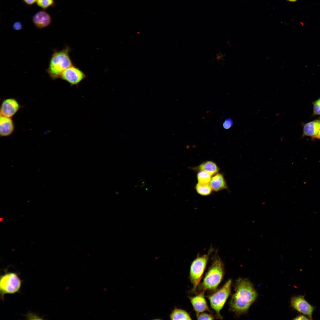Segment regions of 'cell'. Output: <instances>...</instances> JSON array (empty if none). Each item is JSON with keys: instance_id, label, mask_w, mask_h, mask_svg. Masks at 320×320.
I'll return each mask as SVG.
<instances>
[{"instance_id": "6da1fadb", "label": "cell", "mask_w": 320, "mask_h": 320, "mask_svg": "<svg viewBox=\"0 0 320 320\" xmlns=\"http://www.w3.org/2000/svg\"><path fill=\"white\" fill-rule=\"evenodd\" d=\"M236 291L230 302V309L238 315L246 313L255 301L257 294L248 280L239 278L236 283Z\"/></svg>"}, {"instance_id": "4316f807", "label": "cell", "mask_w": 320, "mask_h": 320, "mask_svg": "<svg viewBox=\"0 0 320 320\" xmlns=\"http://www.w3.org/2000/svg\"><path fill=\"white\" fill-rule=\"evenodd\" d=\"M287 0V1H290V2H295V1H297V0Z\"/></svg>"}, {"instance_id": "277c9868", "label": "cell", "mask_w": 320, "mask_h": 320, "mask_svg": "<svg viewBox=\"0 0 320 320\" xmlns=\"http://www.w3.org/2000/svg\"><path fill=\"white\" fill-rule=\"evenodd\" d=\"M213 250L211 247L207 253L197 256L192 262L190 267V279L193 284L192 292H196L206 266L209 257Z\"/></svg>"}, {"instance_id": "8fae6325", "label": "cell", "mask_w": 320, "mask_h": 320, "mask_svg": "<svg viewBox=\"0 0 320 320\" xmlns=\"http://www.w3.org/2000/svg\"><path fill=\"white\" fill-rule=\"evenodd\" d=\"M32 20L36 28L41 29L50 25L52 22V18L50 15L46 12L41 10L34 15Z\"/></svg>"}, {"instance_id": "30bf717a", "label": "cell", "mask_w": 320, "mask_h": 320, "mask_svg": "<svg viewBox=\"0 0 320 320\" xmlns=\"http://www.w3.org/2000/svg\"><path fill=\"white\" fill-rule=\"evenodd\" d=\"M189 299L196 314L205 311H210L204 297V292H201L193 297H190Z\"/></svg>"}, {"instance_id": "5bb4252c", "label": "cell", "mask_w": 320, "mask_h": 320, "mask_svg": "<svg viewBox=\"0 0 320 320\" xmlns=\"http://www.w3.org/2000/svg\"><path fill=\"white\" fill-rule=\"evenodd\" d=\"M212 190L218 191L227 188L226 183L223 175L217 173L212 177L209 183Z\"/></svg>"}, {"instance_id": "9a60e30c", "label": "cell", "mask_w": 320, "mask_h": 320, "mask_svg": "<svg viewBox=\"0 0 320 320\" xmlns=\"http://www.w3.org/2000/svg\"><path fill=\"white\" fill-rule=\"evenodd\" d=\"M198 171H205L210 173L212 176L217 173L219 169L216 164L211 161L203 162L194 169Z\"/></svg>"}, {"instance_id": "ffe728a7", "label": "cell", "mask_w": 320, "mask_h": 320, "mask_svg": "<svg viewBox=\"0 0 320 320\" xmlns=\"http://www.w3.org/2000/svg\"><path fill=\"white\" fill-rule=\"evenodd\" d=\"M313 116L320 115V97L312 102Z\"/></svg>"}, {"instance_id": "5b68a950", "label": "cell", "mask_w": 320, "mask_h": 320, "mask_svg": "<svg viewBox=\"0 0 320 320\" xmlns=\"http://www.w3.org/2000/svg\"><path fill=\"white\" fill-rule=\"evenodd\" d=\"M22 280L16 273L6 271L1 275L0 277L1 298L3 300L5 294L19 292Z\"/></svg>"}, {"instance_id": "d6986e66", "label": "cell", "mask_w": 320, "mask_h": 320, "mask_svg": "<svg viewBox=\"0 0 320 320\" xmlns=\"http://www.w3.org/2000/svg\"><path fill=\"white\" fill-rule=\"evenodd\" d=\"M36 3L38 6L44 9L53 7L55 4L54 0H37Z\"/></svg>"}, {"instance_id": "ba28073f", "label": "cell", "mask_w": 320, "mask_h": 320, "mask_svg": "<svg viewBox=\"0 0 320 320\" xmlns=\"http://www.w3.org/2000/svg\"><path fill=\"white\" fill-rule=\"evenodd\" d=\"M86 77V75L81 70L73 65L63 72L60 78L66 81L72 87L78 86Z\"/></svg>"}, {"instance_id": "52a82bcc", "label": "cell", "mask_w": 320, "mask_h": 320, "mask_svg": "<svg viewBox=\"0 0 320 320\" xmlns=\"http://www.w3.org/2000/svg\"><path fill=\"white\" fill-rule=\"evenodd\" d=\"M290 305L293 309L305 315L310 320L313 319V313L316 307L305 300V295H298L292 297Z\"/></svg>"}, {"instance_id": "484cf974", "label": "cell", "mask_w": 320, "mask_h": 320, "mask_svg": "<svg viewBox=\"0 0 320 320\" xmlns=\"http://www.w3.org/2000/svg\"><path fill=\"white\" fill-rule=\"evenodd\" d=\"M320 139V129L318 132V134L315 137V139Z\"/></svg>"}, {"instance_id": "7c38bea8", "label": "cell", "mask_w": 320, "mask_h": 320, "mask_svg": "<svg viewBox=\"0 0 320 320\" xmlns=\"http://www.w3.org/2000/svg\"><path fill=\"white\" fill-rule=\"evenodd\" d=\"M15 129V125L12 118L0 115V135L2 137L9 136Z\"/></svg>"}, {"instance_id": "8992f818", "label": "cell", "mask_w": 320, "mask_h": 320, "mask_svg": "<svg viewBox=\"0 0 320 320\" xmlns=\"http://www.w3.org/2000/svg\"><path fill=\"white\" fill-rule=\"evenodd\" d=\"M231 283V280L229 279L221 288L208 296L211 306L216 312L218 319L222 318L220 311L230 295Z\"/></svg>"}, {"instance_id": "9c48e42d", "label": "cell", "mask_w": 320, "mask_h": 320, "mask_svg": "<svg viewBox=\"0 0 320 320\" xmlns=\"http://www.w3.org/2000/svg\"><path fill=\"white\" fill-rule=\"evenodd\" d=\"M21 108V106L16 99L8 98L4 99L0 106V115L12 118Z\"/></svg>"}, {"instance_id": "e0dca14e", "label": "cell", "mask_w": 320, "mask_h": 320, "mask_svg": "<svg viewBox=\"0 0 320 320\" xmlns=\"http://www.w3.org/2000/svg\"><path fill=\"white\" fill-rule=\"evenodd\" d=\"M196 190L198 193L202 196L209 195L212 191L210 184H202L198 183L195 186Z\"/></svg>"}, {"instance_id": "44dd1931", "label": "cell", "mask_w": 320, "mask_h": 320, "mask_svg": "<svg viewBox=\"0 0 320 320\" xmlns=\"http://www.w3.org/2000/svg\"><path fill=\"white\" fill-rule=\"evenodd\" d=\"M196 317L198 320H211L214 319V317L212 315L202 312L196 314Z\"/></svg>"}, {"instance_id": "83f0119b", "label": "cell", "mask_w": 320, "mask_h": 320, "mask_svg": "<svg viewBox=\"0 0 320 320\" xmlns=\"http://www.w3.org/2000/svg\"><path fill=\"white\" fill-rule=\"evenodd\" d=\"M3 217H1L0 218V221H1L3 220Z\"/></svg>"}, {"instance_id": "2e32d148", "label": "cell", "mask_w": 320, "mask_h": 320, "mask_svg": "<svg viewBox=\"0 0 320 320\" xmlns=\"http://www.w3.org/2000/svg\"><path fill=\"white\" fill-rule=\"evenodd\" d=\"M169 317L171 320H191L189 314L186 311L175 308L172 311Z\"/></svg>"}, {"instance_id": "d4e9b609", "label": "cell", "mask_w": 320, "mask_h": 320, "mask_svg": "<svg viewBox=\"0 0 320 320\" xmlns=\"http://www.w3.org/2000/svg\"><path fill=\"white\" fill-rule=\"evenodd\" d=\"M23 1L26 4L31 6L36 3L37 0H23Z\"/></svg>"}, {"instance_id": "603a6c76", "label": "cell", "mask_w": 320, "mask_h": 320, "mask_svg": "<svg viewBox=\"0 0 320 320\" xmlns=\"http://www.w3.org/2000/svg\"><path fill=\"white\" fill-rule=\"evenodd\" d=\"M23 26L21 23L19 21L15 22L13 25V28L16 30H19L22 29Z\"/></svg>"}, {"instance_id": "ac0fdd59", "label": "cell", "mask_w": 320, "mask_h": 320, "mask_svg": "<svg viewBox=\"0 0 320 320\" xmlns=\"http://www.w3.org/2000/svg\"><path fill=\"white\" fill-rule=\"evenodd\" d=\"M212 175L205 171H199L197 174L198 183L202 184L209 183Z\"/></svg>"}, {"instance_id": "cb8c5ba5", "label": "cell", "mask_w": 320, "mask_h": 320, "mask_svg": "<svg viewBox=\"0 0 320 320\" xmlns=\"http://www.w3.org/2000/svg\"><path fill=\"white\" fill-rule=\"evenodd\" d=\"M294 320H310L308 317L305 315L300 314L293 319Z\"/></svg>"}, {"instance_id": "4fadbf2b", "label": "cell", "mask_w": 320, "mask_h": 320, "mask_svg": "<svg viewBox=\"0 0 320 320\" xmlns=\"http://www.w3.org/2000/svg\"><path fill=\"white\" fill-rule=\"evenodd\" d=\"M320 129V120L316 119L309 122L303 125L302 137H311L315 139Z\"/></svg>"}, {"instance_id": "7a4b0ae2", "label": "cell", "mask_w": 320, "mask_h": 320, "mask_svg": "<svg viewBox=\"0 0 320 320\" xmlns=\"http://www.w3.org/2000/svg\"><path fill=\"white\" fill-rule=\"evenodd\" d=\"M71 49L68 46L62 50L54 49L50 58L48 68L46 70L53 80L60 78L63 72L73 65L69 56Z\"/></svg>"}, {"instance_id": "3957f363", "label": "cell", "mask_w": 320, "mask_h": 320, "mask_svg": "<svg viewBox=\"0 0 320 320\" xmlns=\"http://www.w3.org/2000/svg\"><path fill=\"white\" fill-rule=\"evenodd\" d=\"M213 258L212 263L201 285L202 292L215 289L223 279L224 275L223 262L217 253Z\"/></svg>"}, {"instance_id": "7402d4cb", "label": "cell", "mask_w": 320, "mask_h": 320, "mask_svg": "<svg viewBox=\"0 0 320 320\" xmlns=\"http://www.w3.org/2000/svg\"><path fill=\"white\" fill-rule=\"evenodd\" d=\"M233 121L231 119L227 118L223 123V127L225 129H229L233 126Z\"/></svg>"}]
</instances>
